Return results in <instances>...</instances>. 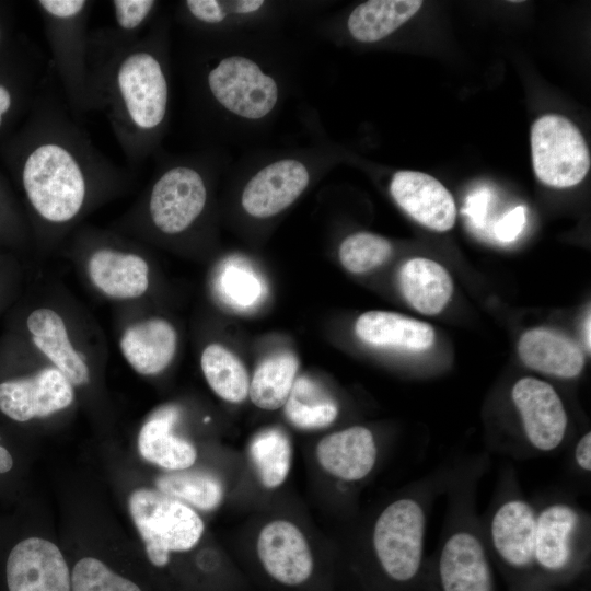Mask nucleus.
Returning <instances> with one entry per match:
<instances>
[{
	"label": "nucleus",
	"mask_w": 591,
	"mask_h": 591,
	"mask_svg": "<svg viewBox=\"0 0 591 591\" xmlns=\"http://www.w3.org/2000/svg\"><path fill=\"white\" fill-rule=\"evenodd\" d=\"M88 267L92 282L108 297L135 299L148 289V264L137 254L100 248L92 253Z\"/></svg>",
	"instance_id": "4be33fe9"
},
{
	"label": "nucleus",
	"mask_w": 591,
	"mask_h": 591,
	"mask_svg": "<svg viewBox=\"0 0 591 591\" xmlns=\"http://www.w3.org/2000/svg\"><path fill=\"white\" fill-rule=\"evenodd\" d=\"M575 461L586 472L591 471V433L587 432L575 448Z\"/></svg>",
	"instance_id": "58836bf2"
},
{
	"label": "nucleus",
	"mask_w": 591,
	"mask_h": 591,
	"mask_svg": "<svg viewBox=\"0 0 591 591\" xmlns=\"http://www.w3.org/2000/svg\"><path fill=\"white\" fill-rule=\"evenodd\" d=\"M580 524L578 511L567 503H553L536 513L534 558L544 591H552L578 570Z\"/></svg>",
	"instance_id": "6e6552de"
},
{
	"label": "nucleus",
	"mask_w": 591,
	"mask_h": 591,
	"mask_svg": "<svg viewBox=\"0 0 591 591\" xmlns=\"http://www.w3.org/2000/svg\"><path fill=\"white\" fill-rule=\"evenodd\" d=\"M27 327L33 343L45 354L71 384L89 382L86 364L73 349L61 316L50 309H38L27 317Z\"/></svg>",
	"instance_id": "b1692460"
},
{
	"label": "nucleus",
	"mask_w": 591,
	"mask_h": 591,
	"mask_svg": "<svg viewBox=\"0 0 591 591\" xmlns=\"http://www.w3.org/2000/svg\"><path fill=\"white\" fill-rule=\"evenodd\" d=\"M257 554L266 572L286 586L305 582L313 570V557L302 532L291 522L266 524L258 535Z\"/></svg>",
	"instance_id": "dca6fc26"
},
{
	"label": "nucleus",
	"mask_w": 591,
	"mask_h": 591,
	"mask_svg": "<svg viewBox=\"0 0 591 591\" xmlns=\"http://www.w3.org/2000/svg\"><path fill=\"white\" fill-rule=\"evenodd\" d=\"M128 508L147 556L157 567L169 563L171 552L194 547L202 535L200 517L183 501L160 490H135L129 496Z\"/></svg>",
	"instance_id": "20e7f679"
},
{
	"label": "nucleus",
	"mask_w": 591,
	"mask_h": 591,
	"mask_svg": "<svg viewBox=\"0 0 591 591\" xmlns=\"http://www.w3.org/2000/svg\"><path fill=\"white\" fill-rule=\"evenodd\" d=\"M177 336L163 318H150L129 326L120 338V350L129 364L140 374L163 371L172 361Z\"/></svg>",
	"instance_id": "aec40b11"
},
{
	"label": "nucleus",
	"mask_w": 591,
	"mask_h": 591,
	"mask_svg": "<svg viewBox=\"0 0 591 591\" xmlns=\"http://www.w3.org/2000/svg\"><path fill=\"white\" fill-rule=\"evenodd\" d=\"M185 5L195 19L209 24L223 21L228 13H236V1L187 0Z\"/></svg>",
	"instance_id": "c9c22d12"
},
{
	"label": "nucleus",
	"mask_w": 591,
	"mask_h": 591,
	"mask_svg": "<svg viewBox=\"0 0 591 591\" xmlns=\"http://www.w3.org/2000/svg\"><path fill=\"white\" fill-rule=\"evenodd\" d=\"M309 173L296 160H281L257 172L242 193L244 210L255 218H268L289 207L306 188Z\"/></svg>",
	"instance_id": "f3484780"
},
{
	"label": "nucleus",
	"mask_w": 591,
	"mask_h": 591,
	"mask_svg": "<svg viewBox=\"0 0 591 591\" xmlns=\"http://www.w3.org/2000/svg\"><path fill=\"white\" fill-rule=\"evenodd\" d=\"M511 397L529 443L540 452L558 448L566 434L568 417L553 386L535 378H522L514 383Z\"/></svg>",
	"instance_id": "9b49d317"
},
{
	"label": "nucleus",
	"mask_w": 591,
	"mask_h": 591,
	"mask_svg": "<svg viewBox=\"0 0 591 591\" xmlns=\"http://www.w3.org/2000/svg\"><path fill=\"white\" fill-rule=\"evenodd\" d=\"M437 580L440 591H496L489 554L476 532L461 528L445 538Z\"/></svg>",
	"instance_id": "f8f14e48"
},
{
	"label": "nucleus",
	"mask_w": 591,
	"mask_h": 591,
	"mask_svg": "<svg viewBox=\"0 0 591 591\" xmlns=\"http://www.w3.org/2000/svg\"><path fill=\"white\" fill-rule=\"evenodd\" d=\"M393 252L391 243L376 234L358 232L339 246V260L352 274H363L385 263Z\"/></svg>",
	"instance_id": "2f4dec72"
},
{
	"label": "nucleus",
	"mask_w": 591,
	"mask_h": 591,
	"mask_svg": "<svg viewBox=\"0 0 591 591\" xmlns=\"http://www.w3.org/2000/svg\"><path fill=\"white\" fill-rule=\"evenodd\" d=\"M420 0H370L350 13L348 30L361 43L378 42L414 16L422 7Z\"/></svg>",
	"instance_id": "a878e982"
},
{
	"label": "nucleus",
	"mask_w": 591,
	"mask_h": 591,
	"mask_svg": "<svg viewBox=\"0 0 591 591\" xmlns=\"http://www.w3.org/2000/svg\"><path fill=\"white\" fill-rule=\"evenodd\" d=\"M201 369L212 391L230 403H241L248 395L250 379L241 360L219 344L207 346L201 355Z\"/></svg>",
	"instance_id": "c85d7f7f"
},
{
	"label": "nucleus",
	"mask_w": 591,
	"mask_h": 591,
	"mask_svg": "<svg viewBox=\"0 0 591 591\" xmlns=\"http://www.w3.org/2000/svg\"><path fill=\"white\" fill-rule=\"evenodd\" d=\"M90 109L100 108L134 165L162 125L169 85L163 66L144 39L124 38L109 31L89 33Z\"/></svg>",
	"instance_id": "f257e3e1"
},
{
	"label": "nucleus",
	"mask_w": 591,
	"mask_h": 591,
	"mask_svg": "<svg viewBox=\"0 0 591 591\" xmlns=\"http://www.w3.org/2000/svg\"><path fill=\"white\" fill-rule=\"evenodd\" d=\"M186 470L158 476L155 478L158 489L197 509L204 511L216 509L223 499L221 482L210 473Z\"/></svg>",
	"instance_id": "7c9ffc66"
},
{
	"label": "nucleus",
	"mask_w": 591,
	"mask_h": 591,
	"mask_svg": "<svg viewBox=\"0 0 591 591\" xmlns=\"http://www.w3.org/2000/svg\"><path fill=\"white\" fill-rule=\"evenodd\" d=\"M13 460L7 449L0 447V473H5L11 470Z\"/></svg>",
	"instance_id": "a19ab883"
},
{
	"label": "nucleus",
	"mask_w": 591,
	"mask_h": 591,
	"mask_svg": "<svg viewBox=\"0 0 591 591\" xmlns=\"http://www.w3.org/2000/svg\"><path fill=\"white\" fill-rule=\"evenodd\" d=\"M120 172L59 106L47 101L40 132L26 154L21 179L36 213L48 223L73 220L96 181Z\"/></svg>",
	"instance_id": "f03ea898"
},
{
	"label": "nucleus",
	"mask_w": 591,
	"mask_h": 591,
	"mask_svg": "<svg viewBox=\"0 0 591 591\" xmlns=\"http://www.w3.org/2000/svg\"><path fill=\"white\" fill-rule=\"evenodd\" d=\"M426 531V513L419 501L401 498L379 515L372 544L383 573L393 582L408 584L419 578Z\"/></svg>",
	"instance_id": "39448f33"
},
{
	"label": "nucleus",
	"mask_w": 591,
	"mask_h": 591,
	"mask_svg": "<svg viewBox=\"0 0 591 591\" xmlns=\"http://www.w3.org/2000/svg\"><path fill=\"white\" fill-rule=\"evenodd\" d=\"M376 445L372 432L355 426L324 437L316 447L321 466L344 480L364 478L374 467Z\"/></svg>",
	"instance_id": "a211bd4d"
},
{
	"label": "nucleus",
	"mask_w": 591,
	"mask_h": 591,
	"mask_svg": "<svg viewBox=\"0 0 591 591\" xmlns=\"http://www.w3.org/2000/svg\"><path fill=\"white\" fill-rule=\"evenodd\" d=\"M157 2L152 0H114L111 2L115 27L112 30L124 38H137Z\"/></svg>",
	"instance_id": "f704fd0d"
},
{
	"label": "nucleus",
	"mask_w": 591,
	"mask_h": 591,
	"mask_svg": "<svg viewBox=\"0 0 591 591\" xmlns=\"http://www.w3.org/2000/svg\"><path fill=\"white\" fill-rule=\"evenodd\" d=\"M518 352L526 367L565 379L579 375L584 366L580 346L549 328L526 331L519 340Z\"/></svg>",
	"instance_id": "6ab92c4d"
},
{
	"label": "nucleus",
	"mask_w": 591,
	"mask_h": 591,
	"mask_svg": "<svg viewBox=\"0 0 591 591\" xmlns=\"http://www.w3.org/2000/svg\"><path fill=\"white\" fill-rule=\"evenodd\" d=\"M525 222L526 209L524 206H518L498 220L494 234L502 243L513 242L523 231Z\"/></svg>",
	"instance_id": "e433bc0d"
},
{
	"label": "nucleus",
	"mask_w": 591,
	"mask_h": 591,
	"mask_svg": "<svg viewBox=\"0 0 591 591\" xmlns=\"http://www.w3.org/2000/svg\"><path fill=\"white\" fill-rule=\"evenodd\" d=\"M488 195L477 192L467 198L465 210L466 216L476 224L480 225L487 210Z\"/></svg>",
	"instance_id": "4c0bfd02"
},
{
	"label": "nucleus",
	"mask_w": 591,
	"mask_h": 591,
	"mask_svg": "<svg viewBox=\"0 0 591 591\" xmlns=\"http://www.w3.org/2000/svg\"><path fill=\"white\" fill-rule=\"evenodd\" d=\"M178 418L179 409L171 405L157 410L144 422L138 437V449L144 460L170 471L186 470L195 463V447L173 432Z\"/></svg>",
	"instance_id": "412c9836"
},
{
	"label": "nucleus",
	"mask_w": 591,
	"mask_h": 591,
	"mask_svg": "<svg viewBox=\"0 0 591 591\" xmlns=\"http://www.w3.org/2000/svg\"><path fill=\"white\" fill-rule=\"evenodd\" d=\"M47 40L68 104L82 114L90 109L86 30L91 2L86 0H39Z\"/></svg>",
	"instance_id": "7ed1b4c3"
},
{
	"label": "nucleus",
	"mask_w": 591,
	"mask_h": 591,
	"mask_svg": "<svg viewBox=\"0 0 591 591\" xmlns=\"http://www.w3.org/2000/svg\"><path fill=\"white\" fill-rule=\"evenodd\" d=\"M0 38H1V31H0Z\"/></svg>",
	"instance_id": "37998d69"
},
{
	"label": "nucleus",
	"mask_w": 591,
	"mask_h": 591,
	"mask_svg": "<svg viewBox=\"0 0 591 591\" xmlns=\"http://www.w3.org/2000/svg\"><path fill=\"white\" fill-rule=\"evenodd\" d=\"M536 513L524 499L510 498L489 522L490 548L512 591H544L534 558Z\"/></svg>",
	"instance_id": "423d86ee"
},
{
	"label": "nucleus",
	"mask_w": 591,
	"mask_h": 591,
	"mask_svg": "<svg viewBox=\"0 0 591 591\" xmlns=\"http://www.w3.org/2000/svg\"><path fill=\"white\" fill-rule=\"evenodd\" d=\"M207 201L202 176L193 167L173 166L153 183L148 201L153 225L165 234H177L200 216Z\"/></svg>",
	"instance_id": "9d476101"
},
{
	"label": "nucleus",
	"mask_w": 591,
	"mask_h": 591,
	"mask_svg": "<svg viewBox=\"0 0 591 591\" xmlns=\"http://www.w3.org/2000/svg\"><path fill=\"white\" fill-rule=\"evenodd\" d=\"M399 286L405 300L426 315L441 312L453 292V282L445 268L424 257L410 258L402 266Z\"/></svg>",
	"instance_id": "393cba45"
},
{
	"label": "nucleus",
	"mask_w": 591,
	"mask_h": 591,
	"mask_svg": "<svg viewBox=\"0 0 591 591\" xmlns=\"http://www.w3.org/2000/svg\"><path fill=\"white\" fill-rule=\"evenodd\" d=\"M223 268L220 276V290L230 304L243 309L255 304L260 299V281L250 268L240 264H230Z\"/></svg>",
	"instance_id": "72a5a7b5"
},
{
	"label": "nucleus",
	"mask_w": 591,
	"mask_h": 591,
	"mask_svg": "<svg viewBox=\"0 0 591 591\" xmlns=\"http://www.w3.org/2000/svg\"><path fill=\"white\" fill-rule=\"evenodd\" d=\"M5 578L9 591H71V577L60 549L39 537L23 540L12 548Z\"/></svg>",
	"instance_id": "ddd939ff"
},
{
	"label": "nucleus",
	"mask_w": 591,
	"mask_h": 591,
	"mask_svg": "<svg viewBox=\"0 0 591 591\" xmlns=\"http://www.w3.org/2000/svg\"><path fill=\"white\" fill-rule=\"evenodd\" d=\"M532 164L536 177L557 188L579 184L588 174L591 159L578 127L568 118L549 114L531 128Z\"/></svg>",
	"instance_id": "0eeeda50"
},
{
	"label": "nucleus",
	"mask_w": 591,
	"mask_h": 591,
	"mask_svg": "<svg viewBox=\"0 0 591 591\" xmlns=\"http://www.w3.org/2000/svg\"><path fill=\"white\" fill-rule=\"evenodd\" d=\"M356 334L367 344L407 350H425L434 340L431 325L387 311H369L356 322Z\"/></svg>",
	"instance_id": "5701e85b"
},
{
	"label": "nucleus",
	"mask_w": 591,
	"mask_h": 591,
	"mask_svg": "<svg viewBox=\"0 0 591 591\" xmlns=\"http://www.w3.org/2000/svg\"><path fill=\"white\" fill-rule=\"evenodd\" d=\"M72 401V384L56 368L0 383V410L21 422L51 415Z\"/></svg>",
	"instance_id": "4468645a"
},
{
	"label": "nucleus",
	"mask_w": 591,
	"mask_h": 591,
	"mask_svg": "<svg viewBox=\"0 0 591 591\" xmlns=\"http://www.w3.org/2000/svg\"><path fill=\"white\" fill-rule=\"evenodd\" d=\"M298 360L283 351L265 358L250 382L248 395L254 405L275 410L285 405L297 379Z\"/></svg>",
	"instance_id": "bb28decb"
},
{
	"label": "nucleus",
	"mask_w": 591,
	"mask_h": 591,
	"mask_svg": "<svg viewBox=\"0 0 591 591\" xmlns=\"http://www.w3.org/2000/svg\"><path fill=\"white\" fill-rule=\"evenodd\" d=\"M12 96L10 91L2 84H0V127L3 123L4 114L11 108Z\"/></svg>",
	"instance_id": "ea45409f"
},
{
	"label": "nucleus",
	"mask_w": 591,
	"mask_h": 591,
	"mask_svg": "<svg viewBox=\"0 0 591 591\" xmlns=\"http://www.w3.org/2000/svg\"><path fill=\"white\" fill-rule=\"evenodd\" d=\"M72 591H141L132 581L115 573L93 557L80 559L72 571Z\"/></svg>",
	"instance_id": "473e14b6"
},
{
	"label": "nucleus",
	"mask_w": 591,
	"mask_h": 591,
	"mask_svg": "<svg viewBox=\"0 0 591 591\" xmlns=\"http://www.w3.org/2000/svg\"><path fill=\"white\" fill-rule=\"evenodd\" d=\"M292 449L288 436L277 427L257 432L250 443V457L266 488L280 486L288 476Z\"/></svg>",
	"instance_id": "c756f323"
},
{
	"label": "nucleus",
	"mask_w": 591,
	"mask_h": 591,
	"mask_svg": "<svg viewBox=\"0 0 591 591\" xmlns=\"http://www.w3.org/2000/svg\"><path fill=\"white\" fill-rule=\"evenodd\" d=\"M207 82L217 102L244 118L266 116L278 99L275 80L245 57L222 59L210 70Z\"/></svg>",
	"instance_id": "1a4fd4ad"
},
{
	"label": "nucleus",
	"mask_w": 591,
	"mask_h": 591,
	"mask_svg": "<svg viewBox=\"0 0 591 591\" xmlns=\"http://www.w3.org/2000/svg\"><path fill=\"white\" fill-rule=\"evenodd\" d=\"M390 192L396 204L420 224L439 232L454 225L453 196L433 176L418 171H398L391 181Z\"/></svg>",
	"instance_id": "2eb2a0df"
},
{
	"label": "nucleus",
	"mask_w": 591,
	"mask_h": 591,
	"mask_svg": "<svg viewBox=\"0 0 591 591\" xmlns=\"http://www.w3.org/2000/svg\"><path fill=\"white\" fill-rule=\"evenodd\" d=\"M283 406L287 419L303 430L325 428L338 415L336 402L320 384L308 376L296 379Z\"/></svg>",
	"instance_id": "cd10ccee"
},
{
	"label": "nucleus",
	"mask_w": 591,
	"mask_h": 591,
	"mask_svg": "<svg viewBox=\"0 0 591 591\" xmlns=\"http://www.w3.org/2000/svg\"><path fill=\"white\" fill-rule=\"evenodd\" d=\"M590 324H591V320H590V313H589L583 322V329H582L583 339H584V344L588 351H590V346H591Z\"/></svg>",
	"instance_id": "79ce46f5"
}]
</instances>
